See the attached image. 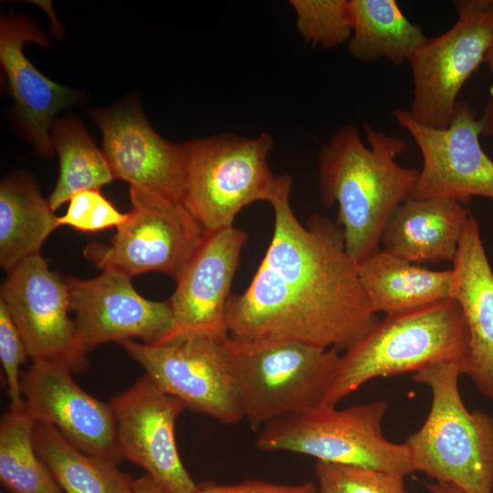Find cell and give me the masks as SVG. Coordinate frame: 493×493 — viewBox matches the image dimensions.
Instances as JSON below:
<instances>
[{
  "label": "cell",
  "mask_w": 493,
  "mask_h": 493,
  "mask_svg": "<svg viewBox=\"0 0 493 493\" xmlns=\"http://www.w3.org/2000/svg\"><path fill=\"white\" fill-rule=\"evenodd\" d=\"M33 442L64 493H131V475L114 462L80 450L53 425L36 422Z\"/></svg>",
  "instance_id": "24"
},
{
  "label": "cell",
  "mask_w": 493,
  "mask_h": 493,
  "mask_svg": "<svg viewBox=\"0 0 493 493\" xmlns=\"http://www.w3.org/2000/svg\"><path fill=\"white\" fill-rule=\"evenodd\" d=\"M131 493H170L151 476L145 474L134 479Z\"/></svg>",
  "instance_id": "32"
},
{
  "label": "cell",
  "mask_w": 493,
  "mask_h": 493,
  "mask_svg": "<svg viewBox=\"0 0 493 493\" xmlns=\"http://www.w3.org/2000/svg\"><path fill=\"white\" fill-rule=\"evenodd\" d=\"M349 5L352 34L348 50L357 60L383 58L399 66L408 62L427 38L394 0H349Z\"/></svg>",
  "instance_id": "23"
},
{
  "label": "cell",
  "mask_w": 493,
  "mask_h": 493,
  "mask_svg": "<svg viewBox=\"0 0 493 493\" xmlns=\"http://www.w3.org/2000/svg\"><path fill=\"white\" fill-rule=\"evenodd\" d=\"M0 300L17 328L29 358L52 361L82 372L87 355L78 345L66 278L51 271L46 260L30 257L7 272Z\"/></svg>",
  "instance_id": "12"
},
{
  "label": "cell",
  "mask_w": 493,
  "mask_h": 493,
  "mask_svg": "<svg viewBox=\"0 0 493 493\" xmlns=\"http://www.w3.org/2000/svg\"><path fill=\"white\" fill-rule=\"evenodd\" d=\"M465 373L460 362L435 363L414 373V381L431 390L432 403L405 444L414 471L466 493H493V415L466 407L458 386Z\"/></svg>",
  "instance_id": "4"
},
{
  "label": "cell",
  "mask_w": 493,
  "mask_h": 493,
  "mask_svg": "<svg viewBox=\"0 0 493 493\" xmlns=\"http://www.w3.org/2000/svg\"><path fill=\"white\" fill-rule=\"evenodd\" d=\"M469 337L464 314L454 299L385 314L340 356L323 402L336 406L365 383L416 372L439 362L467 369Z\"/></svg>",
  "instance_id": "3"
},
{
  "label": "cell",
  "mask_w": 493,
  "mask_h": 493,
  "mask_svg": "<svg viewBox=\"0 0 493 493\" xmlns=\"http://www.w3.org/2000/svg\"><path fill=\"white\" fill-rule=\"evenodd\" d=\"M393 116L422 154V169L411 197L447 198L463 205L473 196L493 200V160L479 142L481 135L493 133L492 101L481 117L469 103L458 101L444 129L417 122L406 110L396 109Z\"/></svg>",
  "instance_id": "10"
},
{
  "label": "cell",
  "mask_w": 493,
  "mask_h": 493,
  "mask_svg": "<svg viewBox=\"0 0 493 493\" xmlns=\"http://www.w3.org/2000/svg\"><path fill=\"white\" fill-rule=\"evenodd\" d=\"M366 146L358 129L341 127L319 152L322 204L339 206L348 255L357 264L378 250L393 212L414 192L419 171L401 166L396 157L405 141L363 123Z\"/></svg>",
  "instance_id": "2"
},
{
  "label": "cell",
  "mask_w": 493,
  "mask_h": 493,
  "mask_svg": "<svg viewBox=\"0 0 493 493\" xmlns=\"http://www.w3.org/2000/svg\"><path fill=\"white\" fill-rule=\"evenodd\" d=\"M292 179L278 176L269 202L274 229L249 286L226 306L229 336L345 351L379 320L348 255L341 225L311 215L305 225L290 203Z\"/></svg>",
  "instance_id": "1"
},
{
  "label": "cell",
  "mask_w": 493,
  "mask_h": 493,
  "mask_svg": "<svg viewBox=\"0 0 493 493\" xmlns=\"http://www.w3.org/2000/svg\"><path fill=\"white\" fill-rule=\"evenodd\" d=\"M485 62L487 63L488 69L493 75V45L491 46L490 49L488 50L486 56Z\"/></svg>",
  "instance_id": "34"
},
{
  "label": "cell",
  "mask_w": 493,
  "mask_h": 493,
  "mask_svg": "<svg viewBox=\"0 0 493 493\" xmlns=\"http://www.w3.org/2000/svg\"><path fill=\"white\" fill-rule=\"evenodd\" d=\"M387 410L383 399L344 409L321 404L267 423L256 446L405 477L414 472L408 446L387 440L382 432Z\"/></svg>",
  "instance_id": "6"
},
{
  "label": "cell",
  "mask_w": 493,
  "mask_h": 493,
  "mask_svg": "<svg viewBox=\"0 0 493 493\" xmlns=\"http://www.w3.org/2000/svg\"><path fill=\"white\" fill-rule=\"evenodd\" d=\"M131 210L110 244L92 242L85 257L102 270L131 278L160 271L177 280L196 253L205 231L182 202L130 187Z\"/></svg>",
  "instance_id": "9"
},
{
  "label": "cell",
  "mask_w": 493,
  "mask_h": 493,
  "mask_svg": "<svg viewBox=\"0 0 493 493\" xmlns=\"http://www.w3.org/2000/svg\"><path fill=\"white\" fill-rule=\"evenodd\" d=\"M469 215L452 199L410 197L387 220L381 245L412 264L453 262Z\"/></svg>",
  "instance_id": "20"
},
{
  "label": "cell",
  "mask_w": 493,
  "mask_h": 493,
  "mask_svg": "<svg viewBox=\"0 0 493 493\" xmlns=\"http://www.w3.org/2000/svg\"><path fill=\"white\" fill-rule=\"evenodd\" d=\"M194 493H316V488L310 483L282 485L251 479L233 485H218L213 482H205L203 484H197Z\"/></svg>",
  "instance_id": "31"
},
{
  "label": "cell",
  "mask_w": 493,
  "mask_h": 493,
  "mask_svg": "<svg viewBox=\"0 0 493 493\" xmlns=\"http://www.w3.org/2000/svg\"><path fill=\"white\" fill-rule=\"evenodd\" d=\"M26 42L42 46V31L26 18L4 16L0 24V60L25 131L42 155H52L49 130L54 115L76 102L77 95L53 82L34 67L23 52Z\"/></svg>",
  "instance_id": "18"
},
{
  "label": "cell",
  "mask_w": 493,
  "mask_h": 493,
  "mask_svg": "<svg viewBox=\"0 0 493 493\" xmlns=\"http://www.w3.org/2000/svg\"><path fill=\"white\" fill-rule=\"evenodd\" d=\"M27 353L22 337L0 300V360L7 384L10 411H25L20 384V366L26 362Z\"/></svg>",
  "instance_id": "30"
},
{
  "label": "cell",
  "mask_w": 493,
  "mask_h": 493,
  "mask_svg": "<svg viewBox=\"0 0 493 493\" xmlns=\"http://www.w3.org/2000/svg\"><path fill=\"white\" fill-rule=\"evenodd\" d=\"M36 421L26 412L5 413L0 423V480L12 493H64L37 455Z\"/></svg>",
  "instance_id": "26"
},
{
  "label": "cell",
  "mask_w": 493,
  "mask_h": 493,
  "mask_svg": "<svg viewBox=\"0 0 493 493\" xmlns=\"http://www.w3.org/2000/svg\"><path fill=\"white\" fill-rule=\"evenodd\" d=\"M452 272L451 298L464 314L469 337L465 374L482 395L493 399V271L479 225L471 215L466 222Z\"/></svg>",
  "instance_id": "19"
},
{
  "label": "cell",
  "mask_w": 493,
  "mask_h": 493,
  "mask_svg": "<svg viewBox=\"0 0 493 493\" xmlns=\"http://www.w3.org/2000/svg\"><path fill=\"white\" fill-rule=\"evenodd\" d=\"M65 215L58 216V226H68L86 233L118 227L128 216L121 213L100 190H82L69 199Z\"/></svg>",
  "instance_id": "29"
},
{
  "label": "cell",
  "mask_w": 493,
  "mask_h": 493,
  "mask_svg": "<svg viewBox=\"0 0 493 493\" xmlns=\"http://www.w3.org/2000/svg\"><path fill=\"white\" fill-rule=\"evenodd\" d=\"M117 427L121 459L146 471L170 493H194V483L184 466L174 426L185 408L144 374L109 402Z\"/></svg>",
  "instance_id": "13"
},
{
  "label": "cell",
  "mask_w": 493,
  "mask_h": 493,
  "mask_svg": "<svg viewBox=\"0 0 493 493\" xmlns=\"http://www.w3.org/2000/svg\"><path fill=\"white\" fill-rule=\"evenodd\" d=\"M202 334L182 335L146 344H119L156 384L185 408L224 425L245 419L241 401L229 371L222 341Z\"/></svg>",
  "instance_id": "11"
},
{
  "label": "cell",
  "mask_w": 493,
  "mask_h": 493,
  "mask_svg": "<svg viewBox=\"0 0 493 493\" xmlns=\"http://www.w3.org/2000/svg\"><path fill=\"white\" fill-rule=\"evenodd\" d=\"M103 137V153L116 178L130 187L182 202L185 184L184 144L162 138L134 103L90 111Z\"/></svg>",
  "instance_id": "16"
},
{
  "label": "cell",
  "mask_w": 493,
  "mask_h": 493,
  "mask_svg": "<svg viewBox=\"0 0 493 493\" xmlns=\"http://www.w3.org/2000/svg\"><path fill=\"white\" fill-rule=\"evenodd\" d=\"M296 27L306 43L330 49L350 40L352 23L349 0H290Z\"/></svg>",
  "instance_id": "27"
},
{
  "label": "cell",
  "mask_w": 493,
  "mask_h": 493,
  "mask_svg": "<svg viewBox=\"0 0 493 493\" xmlns=\"http://www.w3.org/2000/svg\"><path fill=\"white\" fill-rule=\"evenodd\" d=\"M65 278L78 345L86 355L110 341L140 339L155 344L169 333L173 323L169 300L143 298L124 274L103 270L91 279Z\"/></svg>",
  "instance_id": "14"
},
{
  "label": "cell",
  "mask_w": 493,
  "mask_h": 493,
  "mask_svg": "<svg viewBox=\"0 0 493 493\" xmlns=\"http://www.w3.org/2000/svg\"><path fill=\"white\" fill-rule=\"evenodd\" d=\"M315 470L320 493H409L394 473L321 461Z\"/></svg>",
  "instance_id": "28"
},
{
  "label": "cell",
  "mask_w": 493,
  "mask_h": 493,
  "mask_svg": "<svg viewBox=\"0 0 493 493\" xmlns=\"http://www.w3.org/2000/svg\"><path fill=\"white\" fill-rule=\"evenodd\" d=\"M425 486L430 493H466L457 486L448 482L436 481L427 483Z\"/></svg>",
  "instance_id": "33"
},
{
  "label": "cell",
  "mask_w": 493,
  "mask_h": 493,
  "mask_svg": "<svg viewBox=\"0 0 493 493\" xmlns=\"http://www.w3.org/2000/svg\"><path fill=\"white\" fill-rule=\"evenodd\" d=\"M246 232L234 226L205 233L169 299L173 323L161 341L186 334L229 336L226 306ZM159 343V342H158Z\"/></svg>",
  "instance_id": "17"
},
{
  "label": "cell",
  "mask_w": 493,
  "mask_h": 493,
  "mask_svg": "<svg viewBox=\"0 0 493 493\" xmlns=\"http://www.w3.org/2000/svg\"><path fill=\"white\" fill-rule=\"evenodd\" d=\"M454 3L456 23L442 35L427 37L408 61L414 83L408 111L434 129L450 124L462 87L493 45V0Z\"/></svg>",
  "instance_id": "8"
},
{
  "label": "cell",
  "mask_w": 493,
  "mask_h": 493,
  "mask_svg": "<svg viewBox=\"0 0 493 493\" xmlns=\"http://www.w3.org/2000/svg\"><path fill=\"white\" fill-rule=\"evenodd\" d=\"M52 145L59 158V177L48 203L53 211L78 192L96 189L115 179L110 164L75 119L58 120L51 127Z\"/></svg>",
  "instance_id": "25"
},
{
  "label": "cell",
  "mask_w": 493,
  "mask_h": 493,
  "mask_svg": "<svg viewBox=\"0 0 493 493\" xmlns=\"http://www.w3.org/2000/svg\"><path fill=\"white\" fill-rule=\"evenodd\" d=\"M357 272L376 314L399 312L452 299V269L430 270L383 248L357 263Z\"/></svg>",
  "instance_id": "21"
},
{
  "label": "cell",
  "mask_w": 493,
  "mask_h": 493,
  "mask_svg": "<svg viewBox=\"0 0 493 493\" xmlns=\"http://www.w3.org/2000/svg\"><path fill=\"white\" fill-rule=\"evenodd\" d=\"M54 212L27 175L16 173L1 182L0 264L6 272L40 255L45 240L59 226Z\"/></svg>",
  "instance_id": "22"
},
{
  "label": "cell",
  "mask_w": 493,
  "mask_h": 493,
  "mask_svg": "<svg viewBox=\"0 0 493 493\" xmlns=\"http://www.w3.org/2000/svg\"><path fill=\"white\" fill-rule=\"evenodd\" d=\"M71 373L57 362H32L20 377L25 411L36 422L56 427L85 453L119 464L122 459L110 404L81 389Z\"/></svg>",
  "instance_id": "15"
},
{
  "label": "cell",
  "mask_w": 493,
  "mask_h": 493,
  "mask_svg": "<svg viewBox=\"0 0 493 493\" xmlns=\"http://www.w3.org/2000/svg\"><path fill=\"white\" fill-rule=\"evenodd\" d=\"M245 419L257 432L279 417L323 404L340 351L288 341H222Z\"/></svg>",
  "instance_id": "5"
},
{
  "label": "cell",
  "mask_w": 493,
  "mask_h": 493,
  "mask_svg": "<svg viewBox=\"0 0 493 493\" xmlns=\"http://www.w3.org/2000/svg\"><path fill=\"white\" fill-rule=\"evenodd\" d=\"M185 184L182 203L205 233L233 226L246 205L270 202L278 182L268 164L271 135L223 133L184 143Z\"/></svg>",
  "instance_id": "7"
}]
</instances>
